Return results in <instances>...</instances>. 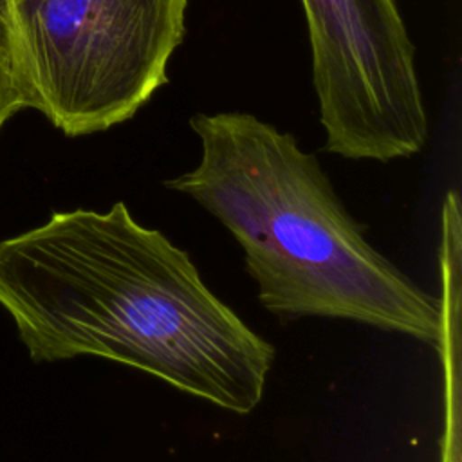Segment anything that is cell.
I'll return each mask as SVG.
<instances>
[{"label": "cell", "instance_id": "cell-1", "mask_svg": "<svg viewBox=\"0 0 462 462\" xmlns=\"http://www.w3.org/2000/svg\"><path fill=\"white\" fill-rule=\"evenodd\" d=\"M0 305L34 363L110 359L238 415L260 404L274 361L191 256L125 202L54 211L0 240Z\"/></svg>", "mask_w": 462, "mask_h": 462}, {"label": "cell", "instance_id": "cell-2", "mask_svg": "<svg viewBox=\"0 0 462 462\" xmlns=\"http://www.w3.org/2000/svg\"><path fill=\"white\" fill-rule=\"evenodd\" d=\"M189 126L200 159L164 186L235 236L271 314L348 319L437 348L440 298L366 240L318 157L291 132L249 112H202Z\"/></svg>", "mask_w": 462, "mask_h": 462}, {"label": "cell", "instance_id": "cell-3", "mask_svg": "<svg viewBox=\"0 0 462 462\" xmlns=\"http://www.w3.org/2000/svg\"><path fill=\"white\" fill-rule=\"evenodd\" d=\"M189 0H2L0 32L27 108L69 137L134 117L168 83Z\"/></svg>", "mask_w": 462, "mask_h": 462}, {"label": "cell", "instance_id": "cell-4", "mask_svg": "<svg viewBox=\"0 0 462 462\" xmlns=\"http://www.w3.org/2000/svg\"><path fill=\"white\" fill-rule=\"evenodd\" d=\"M325 150L406 159L428 141L415 47L395 0H301Z\"/></svg>", "mask_w": 462, "mask_h": 462}, {"label": "cell", "instance_id": "cell-5", "mask_svg": "<svg viewBox=\"0 0 462 462\" xmlns=\"http://www.w3.org/2000/svg\"><path fill=\"white\" fill-rule=\"evenodd\" d=\"M440 337L437 350L444 372V433L440 462H462V361H460V300H462V224L460 199L448 191L440 211Z\"/></svg>", "mask_w": 462, "mask_h": 462}, {"label": "cell", "instance_id": "cell-6", "mask_svg": "<svg viewBox=\"0 0 462 462\" xmlns=\"http://www.w3.org/2000/svg\"><path fill=\"white\" fill-rule=\"evenodd\" d=\"M22 108H27V105L13 74L5 42L0 32V130Z\"/></svg>", "mask_w": 462, "mask_h": 462}, {"label": "cell", "instance_id": "cell-7", "mask_svg": "<svg viewBox=\"0 0 462 462\" xmlns=\"http://www.w3.org/2000/svg\"><path fill=\"white\" fill-rule=\"evenodd\" d=\"M0 4H2V0H0Z\"/></svg>", "mask_w": 462, "mask_h": 462}]
</instances>
